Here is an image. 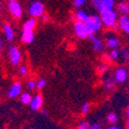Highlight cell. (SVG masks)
Returning <instances> with one entry per match:
<instances>
[{
	"label": "cell",
	"mask_w": 129,
	"mask_h": 129,
	"mask_svg": "<svg viewBox=\"0 0 129 129\" xmlns=\"http://www.w3.org/2000/svg\"><path fill=\"white\" fill-rule=\"evenodd\" d=\"M86 25L88 27L90 34H94V33H96V32H99L102 29V27L104 26L101 15H98V14L90 15L89 20L86 22Z\"/></svg>",
	"instance_id": "obj_3"
},
{
	"label": "cell",
	"mask_w": 129,
	"mask_h": 129,
	"mask_svg": "<svg viewBox=\"0 0 129 129\" xmlns=\"http://www.w3.org/2000/svg\"><path fill=\"white\" fill-rule=\"evenodd\" d=\"M75 18H76L77 21L86 23L90 18V14L88 12H86L85 10H78L76 12V14H75Z\"/></svg>",
	"instance_id": "obj_17"
},
{
	"label": "cell",
	"mask_w": 129,
	"mask_h": 129,
	"mask_svg": "<svg viewBox=\"0 0 129 129\" xmlns=\"http://www.w3.org/2000/svg\"><path fill=\"white\" fill-rule=\"evenodd\" d=\"M117 12L120 13L121 15L123 14H128L129 13V3L125 1H121L117 4Z\"/></svg>",
	"instance_id": "obj_15"
},
{
	"label": "cell",
	"mask_w": 129,
	"mask_h": 129,
	"mask_svg": "<svg viewBox=\"0 0 129 129\" xmlns=\"http://www.w3.org/2000/svg\"><path fill=\"white\" fill-rule=\"evenodd\" d=\"M128 21H129L128 14H123V15H121V17L119 18V20H118V26L123 25V24H125V23L128 22Z\"/></svg>",
	"instance_id": "obj_29"
},
{
	"label": "cell",
	"mask_w": 129,
	"mask_h": 129,
	"mask_svg": "<svg viewBox=\"0 0 129 129\" xmlns=\"http://www.w3.org/2000/svg\"><path fill=\"white\" fill-rule=\"evenodd\" d=\"M36 26H37V19L36 18H30L24 23L23 30H33L34 31Z\"/></svg>",
	"instance_id": "obj_16"
},
{
	"label": "cell",
	"mask_w": 129,
	"mask_h": 129,
	"mask_svg": "<svg viewBox=\"0 0 129 129\" xmlns=\"http://www.w3.org/2000/svg\"><path fill=\"white\" fill-rule=\"evenodd\" d=\"M86 1L87 0H73V5L76 8H80L86 3Z\"/></svg>",
	"instance_id": "obj_27"
},
{
	"label": "cell",
	"mask_w": 129,
	"mask_h": 129,
	"mask_svg": "<svg viewBox=\"0 0 129 129\" xmlns=\"http://www.w3.org/2000/svg\"><path fill=\"white\" fill-rule=\"evenodd\" d=\"M90 129H103V125L102 123L95 121V122L90 123Z\"/></svg>",
	"instance_id": "obj_33"
},
{
	"label": "cell",
	"mask_w": 129,
	"mask_h": 129,
	"mask_svg": "<svg viewBox=\"0 0 129 129\" xmlns=\"http://www.w3.org/2000/svg\"><path fill=\"white\" fill-rule=\"evenodd\" d=\"M109 70V66H108V63L107 62H104V63H101L98 66V69H96V71H98V73L100 75H104L108 72Z\"/></svg>",
	"instance_id": "obj_23"
},
{
	"label": "cell",
	"mask_w": 129,
	"mask_h": 129,
	"mask_svg": "<svg viewBox=\"0 0 129 129\" xmlns=\"http://www.w3.org/2000/svg\"><path fill=\"white\" fill-rule=\"evenodd\" d=\"M42 114H43L44 116H46V115H47V112H46V111L44 110V111H42Z\"/></svg>",
	"instance_id": "obj_39"
},
{
	"label": "cell",
	"mask_w": 129,
	"mask_h": 129,
	"mask_svg": "<svg viewBox=\"0 0 129 129\" xmlns=\"http://www.w3.org/2000/svg\"><path fill=\"white\" fill-rule=\"evenodd\" d=\"M125 117L129 120V105L127 106V108H126V111H125Z\"/></svg>",
	"instance_id": "obj_36"
},
{
	"label": "cell",
	"mask_w": 129,
	"mask_h": 129,
	"mask_svg": "<svg viewBox=\"0 0 129 129\" xmlns=\"http://www.w3.org/2000/svg\"><path fill=\"white\" fill-rule=\"evenodd\" d=\"M90 112V105L88 103H84L81 107V113L82 115H87L88 113Z\"/></svg>",
	"instance_id": "obj_25"
},
{
	"label": "cell",
	"mask_w": 129,
	"mask_h": 129,
	"mask_svg": "<svg viewBox=\"0 0 129 129\" xmlns=\"http://www.w3.org/2000/svg\"><path fill=\"white\" fill-rule=\"evenodd\" d=\"M76 129H90V123L87 121H81Z\"/></svg>",
	"instance_id": "obj_26"
},
{
	"label": "cell",
	"mask_w": 129,
	"mask_h": 129,
	"mask_svg": "<svg viewBox=\"0 0 129 129\" xmlns=\"http://www.w3.org/2000/svg\"><path fill=\"white\" fill-rule=\"evenodd\" d=\"M7 57L11 66L18 67L22 61V52L18 46L9 45L7 48Z\"/></svg>",
	"instance_id": "obj_2"
},
{
	"label": "cell",
	"mask_w": 129,
	"mask_h": 129,
	"mask_svg": "<svg viewBox=\"0 0 129 129\" xmlns=\"http://www.w3.org/2000/svg\"><path fill=\"white\" fill-rule=\"evenodd\" d=\"M19 74L21 77H25L28 75V68L26 66H21L19 68Z\"/></svg>",
	"instance_id": "obj_31"
},
{
	"label": "cell",
	"mask_w": 129,
	"mask_h": 129,
	"mask_svg": "<svg viewBox=\"0 0 129 129\" xmlns=\"http://www.w3.org/2000/svg\"><path fill=\"white\" fill-rule=\"evenodd\" d=\"M35 35L33 30H23L22 32V42L25 44H31L34 41Z\"/></svg>",
	"instance_id": "obj_14"
},
{
	"label": "cell",
	"mask_w": 129,
	"mask_h": 129,
	"mask_svg": "<svg viewBox=\"0 0 129 129\" xmlns=\"http://www.w3.org/2000/svg\"><path fill=\"white\" fill-rule=\"evenodd\" d=\"M119 28H120V30H121L122 32H124V33H126V34H129V21L126 22V23L123 24V25H120Z\"/></svg>",
	"instance_id": "obj_30"
},
{
	"label": "cell",
	"mask_w": 129,
	"mask_h": 129,
	"mask_svg": "<svg viewBox=\"0 0 129 129\" xmlns=\"http://www.w3.org/2000/svg\"><path fill=\"white\" fill-rule=\"evenodd\" d=\"M120 58L122 61H128L129 60V49L126 47H123L120 50Z\"/></svg>",
	"instance_id": "obj_21"
},
{
	"label": "cell",
	"mask_w": 129,
	"mask_h": 129,
	"mask_svg": "<svg viewBox=\"0 0 129 129\" xmlns=\"http://www.w3.org/2000/svg\"><path fill=\"white\" fill-rule=\"evenodd\" d=\"M74 32H75V35L79 39H86L90 35L86 23L80 22V21H76L74 23Z\"/></svg>",
	"instance_id": "obj_4"
},
{
	"label": "cell",
	"mask_w": 129,
	"mask_h": 129,
	"mask_svg": "<svg viewBox=\"0 0 129 129\" xmlns=\"http://www.w3.org/2000/svg\"><path fill=\"white\" fill-rule=\"evenodd\" d=\"M91 3L94 8H96L99 11L102 10V5H101V0H91Z\"/></svg>",
	"instance_id": "obj_32"
},
{
	"label": "cell",
	"mask_w": 129,
	"mask_h": 129,
	"mask_svg": "<svg viewBox=\"0 0 129 129\" xmlns=\"http://www.w3.org/2000/svg\"><path fill=\"white\" fill-rule=\"evenodd\" d=\"M7 9L14 19H21L23 17V7L19 1H11L7 4Z\"/></svg>",
	"instance_id": "obj_6"
},
{
	"label": "cell",
	"mask_w": 129,
	"mask_h": 129,
	"mask_svg": "<svg viewBox=\"0 0 129 129\" xmlns=\"http://www.w3.org/2000/svg\"><path fill=\"white\" fill-rule=\"evenodd\" d=\"M128 75H129L128 70L125 67H119L114 72V77L116 79V81H117V83H120V84L127 81Z\"/></svg>",
	"instance_id": "obj_9"
},
{
	"label": "cell",
	"mask_w": 129,
	"mask_h": 129,
	"mask_svg": "<svg viewBox=\"0 0 129 129\" xmlns=\"http://www.w3.org/2000/svg\"><path fill=\"white\" fill-rule=\"evenodd\" d=\"M27 87H28L29 90H33V89L37 88V81H35V80H33V79L28 80V82H27Z\"/></svg>",
	"instance_id": "obj_24"
},
{
	"label": "cell",
	"mask_w": 129,
	"mask_h": 129,
	"mask_svg": "<svg viewBox=\"0 0 129 129\" xmlns=\"http://www.w3.org/2000/svg\"><path fill=\"white\" fill-rule=\"evenodd\" d=\"M110 57H111V60L112 61H116L120 58V50L119 49H112L110 52Z\"/></svg>",
	"instance_id": "obj_22"
},
{
	"label": "cell",
	"mask_w": 129,
	"mask_h": 129,
	"mask_svg": "<svg viewBox=\"0 0 129 129\" xmlns=\"http://www.w3.org/2000/svg\"><path fill=\"white\" fill-rule=\"evenodd\" d=\"M46 84H47V82H46V80L45 79H43V78H40L38 81H37V88L39 89V90H42L45 86H46Z\"/></svg>",
	"instance_id": "obj_28"
},
{
	"label": "cell",
	"mask_w": 129,
	"mask_h": 129,
	"mask_svg": "<svg viewBox=\"0 0 129 129\" xmlns=\"http://www.w3.org/2000/svg\"><path fill=\"white\" fill-rule=\"evenodd\" d=\"M3 33H4L6 41H8V42L13 41V39H14V30L11 27L10 24H8V23L3 24Z\"/></svg>",
	"instance_id": "obj_13"
},
{
	"label": "cell",
	"mask_w": 129,
	"mask_h": 129,
	"mask_svg": "<svg viewBox=\"0 0 129 129\" xmlns=\"http://www.w3.org/2000/svg\"><path fill=\"white\" fill-rule=\"evenodd\" d=\"M126 129H129V120H128V122L126 123Z\"/></svg>",
	"instance_id": "obj_40"
},
{
	"label": "cell",
	"mask_w": 129,
	"mask_h": 129,
	"mask_svg": "<svg viewBox=\"0 0 129 129\" xmlns=\"http://www.w3.org/2000/svg\"><path fill=\"white\" fill-rule=\"evenodd\" d=\"M127 2H128V3H129V0H127Z\"/></svg>",
	"instance_id": "obj_42"
},
{
	"label": "cell",
	"mask_w": 129,
	"mask_h": 129,
	"mask_svg": "<svg viewBox=\"0 0 129 129\" xmlns=\"http://www.w3.org/2000/svg\"><path fill=\"white\" fill-rule=\"evenodd\" d=\"M107 121L111 125H116L118 123V121H119V117H118V115L116 114V113L111 112L107 115Z\"/></svg>",
	"instance_id": "obj_18"
},
{
	"label": "cell",
	"mask_w": 129,
	"mask_h": 129,
	"mask_svg": "<svg viewBox=\"0 0 129 129\" xmlns=\"http://www.w3.org/2000/svg\"><path fill=\"white\" fill-rule=\"evenodd\" d=\"M3 11V3H2V1L0 0V13H1Z\"/></svg>",
	"instance_id": "obj_38"
},
{
	"label": "cell",
	"mask_w": 129,
	"mask_h": 129,
	"mask_svg": "<svg viewBox=\"0 0 129 129\" xmlns=\"http://www.w3.org/2000/svg\"><path fill=\"white\" fill-rule=\"evenodd\" d=\"M28 12L30 14L31 18H41L42 15L44 14L45 12V8H44V5L42 2L40 1H33L29 8H28Z\"/></svg>",
	"instance_id": "obj_5"
},
{
	"label": "cell",
	"mask_w": 129,
	"mask_h": 129,
	"mask_svg": "<svg viewBox=\"0 0 129 129\" xmlns=\"http://www.w3.org/2000/svg\"><path fill=\"white\" fill-rule=\"evenodd\" d=\"M101 5H102V10L103 9H113L115 6V0H101Z\"/></svg>",
	"instance_id": "obj_20"
},
{
	"label": "cell",
	"mask_w": 129,
	"mask_h": 129,
	"mask_svg": "<svg viewBox=\"0 0 129 129\" xmlns=\"http://www.w3.org/2000/svg\"><path fill=\"white\" fill-rule=\"evenodd\" d=\"M41 20H42V22H47L48 21V17L46 14H43L42 17H41Z\"/></svg>",
	"instance_id": "obj_37"
},
{
	"label": "cell",
	"mask_w": 129,
	"mask_h": 129,
	"mask_svg": "<svg viewBox=\"0 0 129 129\" xmlns=\"http://www.w3.org/2000/svg\"><path fill=\"white\" fill-rule=\"evenodd\" d=\"M116 86H117V81L114 76H107L104 79L103 87L106 92H112L113 90H115Z\"/></svg>",
	"instance_id": "obj_10"
},
{
	"label": "cell",
	"mask_w": 129,
	"mask_h": 129,
	"mask_svg": "<svg viewBox=\"0 0 129 129\" xmlns=\"http://www.w3.org/2000/svg\"><path fill=\"white\" fill-rule=\"evenodd\" d=\"M100 15L102 18L103 25L107 28H110L112 30H116L119 28L118 26V12L114 9H103L100 12Z\"/></svg>",
	"instance_id": "obj_1"
},
{
	"label": "cell",
	"mask_w": 129,
	"mask_h": 129,
	"mask_svg": "<svg viewBox=\"0 0 129 129\" xmlns=\"http://www.w3.org/2000/svg\"><path fill=\"white\" fill-rule=\"evenodd\" d=\"M43 106V98L42 95L37 93L33 96V99H32V102L30 104V107H31V110L33 111H39Z\"/></svg>",
	"instance_id": "obj_12"
},
{
	"label": "cell",
	"mask_w": 129,
	"mask_h": 129,
	"mask_svg": "<svg viewBox=\"0 0 129 129\" xmlns=\"http://www.w3.org/2000/svg\"><path fill=\"white\" fill-rule=\"evenodd\" d=\"M2 50H3V41L0 38V58H1V54H2Z\"/></svg>",
	"instance_id": "obj_34"
},
{
	"label": "cell",
	"mask_w": 129,
	"mask_h": 129,
	"mask_svg": "<svg viewBox=\"0 0 129 129\" xmlns=\"http://www.w3.org/2000/svg\"><path fill=\"white\" fill-rule=\"evenodd\" d=\"M32 99H33V96H32L29 92H23L20 95V101L23 105H30L32 102Z\"/></svg>",
	"instance_id": "obj_19"
},
{
	"label": "cell",
	"mask_w": 129,
	"mask_h": 129,
	"mask_svg": "<svg viewBox=\"0 0 129 129\" xmlns=\"http://www.w3.org/2000/svg\"><path fill=\"white\" fill-rule=\"evenodd\" d=\"M106 46L109 49H118L120 47V40L117 37L116 34L113 32H110L109 34L106 35Z\"/></svg>",
	"instance_id": "obj_8"
},
{
	"label": "cell",
	"mask_w": 129,
	"mask_h": 129,
	"mask_svg": "<svg viewBox=\"0 0 129 129\" xmlns=\"http://www.w3.org/2000/svg\"><path fill=\"white\" fill-rule=\"evenodd\" d=\"M88 38L90 39L91 47H92V49L94 51H96V52H103V51H105L106 43H104V41L100 37H98L94 34H90Z\"/></svg>",
	"instance_id": "obj_7"
},
{
	"label": "cell",
	"mask_w": 129,
	"mask_h": 129,
	"mask_svg": "<svg viewBox=\"0 0 129 129\" xmlns=\"http://www.w3.org/2000/svg\"><path fill=\"white\" fill-rule=\"evenodd\" d=\"M22 90H23L22 84H21L20 82H14V83L10 86V88H9V90H8V93H7L8 98H9V99H17L18 96H20V95L23 93Z\"/></svg>",
	"instance_id": "obj_11"
},
{
	"label": "cell",
	"mask_w": 129,
	"mask_h": 129,
	"mask_svg": "<svg viewBox=\"0 0 129 129\" xmlns=\"http://www.w3.org/2000/svg\"><path fill=\"white\" fill-rule=\"evenodd\" d=\"M108 129H121V128L116 124V125H110V126L108 127Z\"/></svg>",
	"instance_id": "obj_35"
},
{
	"label": "cell",
	"mask_w": 129,
	"mask_h": 129,
	"mask_svg": "<svg viewBox=\"0 0 129 129\" xmlns=\"http://www.w3.org/2000/svg\"><path fill=\"white\" fill-rule=\"evenodd\" d=\"M11 1H17V0H7V2H11Z\"/></svg>",
	"instance_id": "obj_41"
}]
</instances>
